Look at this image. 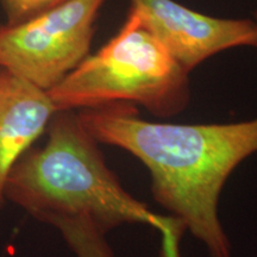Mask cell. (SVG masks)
Returning <instances> with one entry per match:
<instances>
[{
	"label": "cell",
	"instance_id": "9",
	"mask_svg": "<svg viewBox=\"0 0 257 257\" xmlns=\"http://www.w3.org/2000/svg\"><path fill=\"white\" fill-rule=\"evenodd\" d=\"M253 19H255L256 23H257V9L255 10V12H253Z\"/></svg>",
	"mask_w": 257,
	"mask_h": 257
},
{
	"label": "cell",
	"instance_id": "5",
	"mask_svg": "<svg viewBox=\"0 0 257 257\" xmlns=\"http://www.w3.org/2000/svg\"><path fill=\"white\" fill-rule=\"evenodd\" d=\"M130 5L188 74L224 50L242 47L257 49L253 18L212 17L175 0H130Z\"/></svg>",
	"mask_w": 257,
	"mask_h": 257
},
{
	"label": "cell",
	"instance_id": "8",
	"mask_svg": "<svg viewBox=\"0 0 257 257\" xmlns=\"http://www.w3.org/2000/svg\"><path fill=\"white\" fill-rule=\"evenodd\" d=\"M68 0H0L6 24L15 25L49 11Z\"/></svg>",
	"mask_w": 257,
	"mask_h": 257
},
{
	"label": "cell",
	"instance_id": "2",
	"mask_svg": "<svg viewBox=\"0 0 257 257\" xmlns=\"http://www.w3.org/2000/svg\"><path fill=\"white\" fill-rule=\"evenodd\" d=\"M46 131V144L29 149L12 168L6 200L51 226L79 220L106 236L123 225L143 224L166 236L168 246H178L184 227L126 191L78 113L57 111Z\"/></svg>",
	"mask_w": 257,
	"mask_h": 257
},
{
	"label": "cell",
	"instance_id": "6",
	"mask_svg": "<svg viewBox=\"0 0 257 257\" xmlns=\"http://www.w3.org/2000/svg\"><path fill=\"white\" fill-rule=\"evenodd\" d=\"M56 112L47 92L0 69V207L12 168Z\"/></svg>",
	"mask_w": 257,
	"mask_h": 257
},
{
	"label": "cell",
	"instance_id": "7",
	"mask_svg": "<svg viewBox=\"0 0 257 257\" xmlns=\"http://www.w3.org/2000/svg\"><path fill=\"white\" fill-rule=\"evenodd\" d=\"M76 257H115L106 236L92 225L79 220H62L54 225Z\"/></svg>",
	"mask_w": 257,
	"mask_h": 257
},
{
	"label": "cell",
	"instance_id": "1",
	"mask_svg": "<svg viewBox=\"0 0 257 257\" xmlns=\"http://www.w3.org/2000/svg\"><path fill=\"white\" fill-rule=\"evenodd\" d=\"M86 130L99 144L133 155L150 174L157 204L205 246L210 257H231L219 200L234 169L257 154V117L224 124L144 120L136 106L80 110Z\"/></svg>",
	"mask_w": 257,
	"mask_h": 257
},
{
	"label": "cell",
	"instance_id": "3",
	"mask_svg": "<svg viewBox=\"0 0 257 257\" xmlns=\"http://www.w3.org/2000/svg\"><path fill=\"white\" fill-rule=\"evenodd\" d=\"M188 75L130 10L119 31L47 93L57 111L131 105L172 118L191 101Z\"/></svg>",
	"mask_w": 257,
	"mask_h": 257
},
{
	"label": "cell",
	"instance_id": "4",
	"mask_svg": "<svg viewBox=\"0 0 257 257\" xmlns=\"http://www.w3.org/2000/svg\"><path fill=\"white\" fill-rule=\"evenodd\" d=\"M106 0H68L23 23L0 24V69L48 92L89 55Z\"/></svg>",
	"mask_w": 257,
	"mask_h": 257
}]
</instances>
